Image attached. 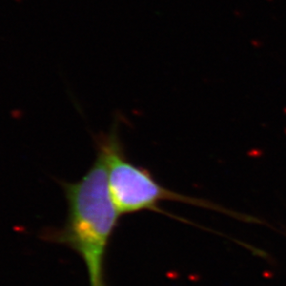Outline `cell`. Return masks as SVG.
<instances>
[{"instance_id": "cell-2", "label": "cell", "mask_w": 286, "mask_h": 286, "mask_svg": "<svg viewBox=\"0 0 286 286\" xmlns=\"http://www.w3.org/2000/svg\"><path fill=\"white\" fill-rule=\"evenodd\" d=\"M96 152L104 159L109 188L115 206L121 215L153 211L169 215L159 206L163 202H179L194 206L215 210L244 220L236 212L226 209L210 201L191 197L163 186L147 168L134 163L127 156L121 141L118 123L107 133L94 137Z\"/></svg>"}, {"instance_id": "cell-1", "label": "cell", "mask_w": 286, "mask_h": 286, "mask_svg": "<svg viewBox=\"0 0 286 286\" xmlns=\"http://www.w3.org/2000/svg\"><path fill=\"white\" fill-rule=\"evenodd\" d=\"M76 182H60L67 201L61 228L47 229L41 238L71 248L86 265L89 286H107L105 259L120 213L113 200L102 155Z\"/></svg>"}]
</instances>
